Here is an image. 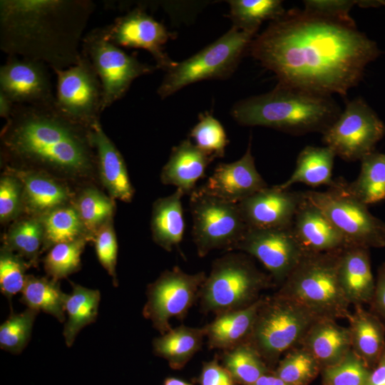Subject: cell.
<instances>
[{
	"instance_id": "cell-47",
	"label": "cell",
	"mask_w": 385,
	"mask_h": 385,
	"mask_svg": "<svg viewBox=\"0 0 385 385\" xmlns=\"http://www.w3.org/2000/svg\"><path fill=\"white\" fill-rule=\"evenodd\" d=\"M305 12L339 21L342 23L356 25L349 12L359 1L352 0H306L304 1Z\"/></svg>"
},
{
	"instance_id": "cell-54",
	"label": "cell",
	"mask_w": 385,
	"mask_h": 385,
	"mask_svg": "<svg viewBox=\"0 0 385 385\" xmlns=\"http://www.w3.org/2000/svg\"><path fill=\"white\" fill-rule=\"evenodd\" d=\"M381 5L385 6V1H381Z\"/></svg>"
},
{
	"instance_id": "cell-42",
	"label": "cell",
	"mask_w": 385,
	"mask_h": 385,
	"mask_svg": "<svg viewBox=\"0 0 385 385\" xmlns=\"http://www.w3.org/2000/svg\"><path fill=\"white\" fill-rule=\"evenodd\" d=\"M190 136L199 149L212 158L224 156L228 144L227 134L220 122L210 113L200 115L199 121L191 130Z\"/></svg>"
},
{
	"instance_id": "cell-51",
	"label": "cell",
	"mask_w": 385,
	"mask_h": 385,
	"mask_svg": "<svg viewBox=\"0 0 385 385\" xmlns=\"http://www.w3.org/2000/svg\"><path fill=\"white\" fill-rule=\"evenodd\" d=\"M15 104L2 92H0V116L6 120L11 117Z\"/></svg>"
},
{
	"instance_id": "cell-33",
	"label": "cell",
	"mask_w": 385,
	"mask_h": 385,
	"mask_svg": "<svg viewBox=\"0 0 385 385\" xmlns=\"http://www.w3.org/2000/svg\"><path fill=\"white\" fill-rule=\"evenodd\" d=\"M66 295L61 291L58 282L26 275L20 302L28 308L42 311L63 322Z\"/></svg>"
},
{
	"instance_id": "cell-44",
	"label": "cell",
	"mask_w": 385,
	"mask_h": 385,
	"mask_svg": "<svg viewBox=\"0 0 385 385\" xmlns=\"http://www.w3.org/2000/svg\"><path fill=\"white\" fill-rule=\"evenodd\" d=\"M31 266L24 257L14 255L12 251L5 247L0 253V289L8 299L9 303L11 298L18 292H21L26 275V269Z\"/></svg>"
},
{
	"instance_id": "cell-39",
	"label": "cell",
	"mask_w": 385,
	"mask_h": 385,
	"mask_svg": "<svg viewBox=\"0 0 385 385\" xmlns=\"http://www.w3.org/2000/svg\"><path fill=\"white\" fill-rule=\"evenodd\" d=\"M75 207L83 227L91 237L113 215L115 205L113 199L96 188L86 189L78 197Z\"/></svg>"
},
{
	"instance_id": "cell-49",
	"label": "cell",
	"mask_w": 385,
	"mask_h": 385,
	"mask_svg": "<svg viewBox=\"0 0 385 385\" xmlns=\"http://www.w3.org/2000/svg\"><path fill=\"white\" fill-rule=\"evenodd\" d=\"M370 309L385 326V262L379 267L374 294L369 304Z\"/></svg>"
},
{
	"instance_id": "cell-2",
	"label": "cell",
	"mask_w": 385,
	"mask_h": 385,
	"mask_svg": "<svg viewBox=\"0 0 385 385\" xmlns=\"http://www.w3.org/2000/svg\"><path fill=\"white\" fill-rule=\"evenodd\" d=\"M96 4L90 0H1L0 49L53 70L76 65Z\"/></svg>"
},
{
	"instance_id": "cell-20",
	"label": "cell",
	"mask_w": 385,
	"mask_h": 385,
	"mask_svg": "<svg viewBox=\"0 0 385 385\" xmlns=\"http://www.w3.org/2000/svg\"><path fill=\"white\" fill-rule=\"evenodd\" d=\"M292 230L305 254L335 252L350 246L323 212L305 195Z\"/></svg>"
},
{
	"instance_id": "cell-17",
	"label": "cell",
	"mask_w": 385,
	"mask_h": 385,
	"mask_svg": "<svg viewBox=\"0 0 385 385\" xmlns=\"http://www.w3.org/2000/svg\"><path fill=\"white\" fill-rule=\"evenodd\" d=\"M106 39L118 47L142 48L148 51L158 68L166 71L176 62L164 52L170 37L166 28L140 8H135L103 27Z\"/></svg>"
},
{
	"instance_id": "cell-46",
	"label": "cell",
	"mask_w": 385,
	"mask_h": 385,
	"mask_svg": "<svg viewBox=\"0 0 385 385\" xmlns=\"http://www.w3.org/2000/svg\"><path fill=\"white\" fill-rule=\"evenodd\" d=\"M94 242L98 260L103 268L113 277L118 286L115 267L118 257V243L111 220L102 225L95 233Z\"/></svg>"
},
{
	"instance_id": "cell-27",
	"label": "cell",
	"mask_w": 385,
	"mask_h": 385,
	"mask_svg": "<svg viewBox=\"0 0 385 385\" xmlns=\"http://www.w3.org/2000/svg\"><path fill=\"white\" fill-rule=\"evenodd\" d=\"M176 189L171 195L158 199L153 205L150 228L154 242L168 252L181 242L185 230L182 198Z\"/></svg>"
},
{
	"instance_id": "cell-26",
	"label": "cell",
	"mask_w": 385,
	"mask_h": 385,
	"mask_svg": "<svg viewBox=\"0 0 385 385\" xmlns=\"http://www.w3.org/2000/svg\"><path fill=\"white\" fill-rule=\"evenodd\" d=\"M262 299L263 297H260L245 309L216 316L212 322L205 326L208 346L226 351L245 342Z\"/></svg>"
},
{
	"instance_id": "cell-14",
	"label": "cell",
	"mask_w": 385,
	"mask_h": 385,
	"mask_svg": "<svg viewBox=\"0 0 385 385\" xmlns=\"http://www.w3.org/2000/svg\"><path fill=\"white\" fill-rule=\"evenodd\" d=\"M206 277L205 272L189 274L178 267L164 271L147 287L143 317L160 335L169 332L172 329L170 320H183L199 298Z\"/></svg>"
},
{
	"instance_id": "cell-24",
	"label": "cell",
	"mask_w": 385,
	"mask_h": 385,
	"mask_svg": "<svg viewBox=\"0 0 385 385\" xmlns=\"http://www.w3.org/2000/svg\"><path fill=\"white\" fill-rule=\"evenodd\" d=\"M300 346L314 357L322 369L337 364L351 350L350 332L335 319L319 318L310 327Z\"/></svg>"
},
{
	"instance_id": "cell-31",
	"label": "cell",
	"mask_w": 385,
	"mask_h": 385,
	"mask_svg": "<svg viewBox=\"0 0 385 385\" xmlns=\"http://www.w3.org/2000/svg\"><path fill=\"white\" fill-rule=\"evenodd\" d=\"M72 291L67 294L65 312L68 319L63 334L67 346L73 345L79 332L86 326L96 322L101 300L98 289L84 287L71 282Z\"/></svg>"
},
{
	"instance_id": "cell-18",
	"label": "cell",
	"mask_w": 385,
	"mask_h": 385,
	"mask_svg": "<svg viewBox=\"0 0 385 385\" xmlns=\"http://www.w3.org/2000/svg\"><path fill=\"white\" fill-rule=\"evenodd\" d=\"M304 199V192L266 187L238 202L248 227L260 229L291 227Z\"/></svg>"
},
{
	"instance_id": "cell-37",
	"label": "cell",
	"mask_w": 385,
	"mask_h": 385,
	"mask_svg": "<svg viewBox=\"0 0 385 385\" xmlns=\"http://www.w3.org/2000/svg\"><path fill=\"white\" fill-rule=\"evenodd\" d=\"M314 357L303 346L287 352L274 374L287 385H308L321 373Z\"/></svg>"
},
{
	"instance_id": "cell-25",
	"label": "cell",
	"mask_w": 385,
	"mask_h": 385,
	"mask_svg": "<svg viewBox=\"0 0 385 385\" xmlns=\"http://www.w3.org/2000/svg\"><path fill=\"white\" fill-rule=\"evenodd\" d=\"M347 317L351 350L371 370L385 349V326L371 311L354 306Z\"/></svg>"
},
{
	"instance_id": "cell-16",
	"label": "cell",
	"mask_w": 385,
	"mask_h": 385,
	"mask_svg": "<svg viewBox=\"0 0 385 385\" xmlns=\"http://www.w3.org/2000/svg\"><path fill=\"white\" fill-rule=\"evenodd\" d=\"M48 68L41 61L9 56L0 67V92L15 105L54 106Z\"/></svg>"
},
{
	"instance_id": "cell-8",
	"label": "cell",
	"mask_w": 385,
	"mask_h": 385,
	"mask_svg": "<svg viewBox=\"0 0 385 385\" xmlns=\"http://www.w3.org/2000/svg\"><path fill=\"white\" fill-rule=\"evenodd\" d=\"M254 36L255 34L233 25L197 53L168 68L158 88V96L163 99L189 84L230 76Z\"/></svg>"
},
{
	"instance_id": "cell-12",
	"label": "cell",
	"mask_w": 385,
	"mask_h": 385,
	"mask_svg": "<svg viewBox=\"0 0 385 385\" xmlns=\"http://www.w3.org/2000/svg\"><path fill=\"white\" fill-rule=\"evenodd\" d=\"M322 141L346 161L361 160L374 151L385 136V123L360 97L346 103L334 122L322 134Z\"/></svg>"
},
{
	"instance_id": "cell-29",
	"label": "cell",
	"mask_w": 385,
	"mask_h": 385,
	"mask_svg": "<svg viewBox=\"0 0 385 385\" xmlns=\"http://www.w3.org/2000/svg\"><path fill=\"white\" fill-rule=\"evenodd\" d=\"M335 153L329 147L307 145L299 153L294 172L285 182L276 185L281 190H289L296 183L311 187L327 185L332 187V170Z\"/></svg>"
},
{
	"instance_id": "cell-10",
	"label": "cell",
	"mask_w": 385,
	"mask_h": 385,
	"mask_svg": "<svg viewBox=\"0 0 385 385\" xmlns=\"http://www.w3.org/2000/svg\"><path fill=\"white\" fill-rule=\"evenodd\" d=\"M192 236L198 256L214 250H233L248 226L237 203L224 200L196 188L190 195Z\"/></svg>"
},
{
	"instance_id": "cell-45",
	"label": "cell",
	"mask_w": 385,
	"mask_h": 385,
	"mask_svg": "<svg viewBox=\"0 0 385 385\" xmlns=\"http://www.w3.org/2000/svg\"><path fill=\"white\" fill-rule=\"evenodd\" d=\"M24 188L15 175H4L0 180V220L1 222L15 219L22 209Z\"/></svg>"
},
{
	"instance_id": "cell-13",
	"label": "cell",
	"mask_w": 385,
	"mask_h": 385,
	"mask_svg": "<svg viewBox=\"0 0 385 385\" xmlns=\"http://www.w3.org/2000/svg\"><path fill=\"white\" fill-rule=\"evenodd\" d=\"M53 71L56 75V109L88 128L100 123L103 111V86L89 58L81 52L76 65Z\"/></svg>"
},
{
	"instance_id": "cell-21",
	"label": "cell",
	"mask_w": 385,
	"mask_h": 385,
	"mask_svg": "<svg viewBox=\"0 0 385 385\" xmlns=\"http://www.w3.org/2000/svg\"><path fill=\"white\" fill-rule=\"evenodd\" d=\"M338 275L343 292L351 305L369 304L376 280L371 265L369 249L356 245L344 248L339 255Z\"/></svg>"
},
{
	"instance_id": "cell-52",
	"label": "cell",
	"mask_w": 385,
	"mask_h": 385,
	"mask_svg": "<svg viewBox=\"0 0 385 385\" xmlns=\"http://www.w3.org/2000/svg\"><path fill=\"white\" fill-rule=\"evenodd\" d=\"M250 385H287L279 378H278L274 372H269L260 378L256 381Z\"/></svg>"
},
{
	"instance_id": "cell-23",
	"label": "cell",
	"mask_w": 385,
	"mask_h": 385,
	"mask_svg": "<svg viewBox=\"0 0 385 385\" xmlns=\"http://www.w3.org/2000/svg\"><path fill=\"white\" fill-rule=\"evenodd\" d=\"M213 160L189 139L185 140L171 150L169 159L162 169L161 182L175 186L184 195H190Z\"/></svg>"
},
{
	"instance_id": "cell-32",
	"label": "cell",
	"mask_w": 385,
	"mask_h": 385,
	"mask_svg": "<svg viewBox=\"0 0 385 385\" xmlns=\"http://www.w3.org/2000/svg\"><path fill=\"white\" fill-rule=\"evenodd\" d=\"M357 178L345 181L347 191L369 206L385 200V153L374 151L361 160Z\"/></svg>"
},
{
	"instance_id": "cell-3",
	"label": "cell",
	"mask_w": 385,
	"mask_h": 385,
	"mask_svg": "<svg viewBox=\"0 0 385 385\" xmlns=\"http://www.w3.org/2000/svg\"><path fill=\"white\" fill-rule=\"evenodd\" d=\"M91 129L54 106L15 105L1 133L6 155L18 164L83 174L96 163Z\"/></svg>"
},
{
	"instance_id": "cell-38",
	"label": "cell",
	"mask_w": 385,
	"mask_h": 385,
	"mask_svg": "<svg viewBox=\"0 0 385 385\" xmlns=\"http://www.w3.org/2000/svg\"><path fill=\"white\" fill-rule=\"evenodd\" d=\"M44 240L43 229L40 219L27 218L16 222L5 237V247L16 251L29 260L30 265H36L38 251Z\"/></svg>"
},
{
	"instance_id": "cell-43",
	"label": "cell",
	"mask_w": 385,
	"mask_h": 385,
	"mask_svg": "<svg viewBox=\"0 0 385 385\" xmlns=\"http://www.w3.org/2000/svg\"><path fill=\"white\" fill-rule=\"evenodd\" d=\"M371 369L351 350L337 364L321 371L323 385H368Z\"/></svg>"
},
{
	"instance_id": "cell-28",
	"label": "cell",
	"mask_w": 385,
	"mask_h": 385,
	"mask_svg": "<svg viewBox=\"0 0 385 385\" xmlns=\"http://www.w3.org/2000/svg\"><path fill=\"white\" fill-rule=\"evenodd\" d=\"M24 188V203L29 211L45 213L64 205L69 198L68 189L59 182L36 170H13Z\"/></svg>"
},
{
	"instance_id": "cell-19",
	"label": "cell",
	"mask_w": 385,
	"mask_h": 385,
	"mask_svg": "<svg viewBox=\"0 0 385 385\" xmlns=\"http://www.w3.org/2000/svg\"><path fill=\"white\" fill-rule=\"evenodd\" d=\"M267 186L257 170L250 143L239 160L219 164L200 188L220 199L238 203Z\"/></svg>"
},
{
	"instance_id": "cell-35",
	"label": "cell",
	"mask_w": 385,
	"mask_h": 385,
	"mask_svg": "<svg viewBox=\"0 0 385 385\" xmlns=\"http://www.w3.org/2000/svg\"><path fill=\"white\" fill-rule=\"evenodd\" d=\"M230 16L234 26L255 34L265 21H274L286 11L279 0H232L229 1Z\"/></svg>"
},
{
	"instance_id": "cell-9",
	"label": "cell",
	"mask_w": 385,
	"mask_h": 385,
	"mask_svg": "<svg viewBox=\"0 0 385 385\" xmlns=\"http://www.w3.org/2000/svg\"><path fill=\"white\" fill-rule=\"evenodd\" d=\"M304 193L310 202L323 212L349 245L369 249L385 247V223L347 191L344 180H336L324 192Z\"/></svg>"
},
{
	"instance_id": "cell-36",
	"label": "cell",
	"mask_w": 385,
	"mask_h": 385,
	"mask_svg": "<svg viewBox=\"0 0 385 385\" xmlns=\"http://www.w3.org/2000/svg\"><path fill=\"white\" fill-rule=\"evenodd\" d=\"M222 365L236 383L250 385L270 372L260 354L247 343L224 351Z\"/></svg>"
},
{
	"instance_id": "cell-6",
	"label": "cell",
	"mask_w": 385,
	"mask_h": 385,
	"mask_svg": "<svg viewBox=\"0 0 385 385\" xmlns=\"http://www.w3.org/2000/svg\"><path fill=\"white\" fill-rule=\"evenodd\" d=\"M273 279L258 270L248 256L229 252L213 261L199 292L200 309L216 316L248 307L273 284Z\"/></svg>"
},
{
	"instance_id": "cell-34",
	"label": "cell",
	"mask_w": 385,
	"mask_h": 385,
	"mask_svg": "<svg viewBox=\"0 0 385 385\" xmlns=\"http://www.w3.org/2000/svg\"><path fill=\"white\" fill-rule=\"evenodd\" d=\"M45 247L88 237L75 206L62 205L42 215Z\"/></svg>"
},
{
	"instance_id": "cell-15",
	"label": "cell",
	"mask_w": 385,
	"mask_h": 385,
	"mask_svg": "<svg viewBox=\"0 0 385 385\" xmlns=\"http://www.w3.org/2000/svg\"><path fill=\"white\" fill-rule=\"evenodd\" d=\"M234 250L257 258L268 270L273 281L281 284L305 255L292 227H248Z\"/></svg>"
},
{
	"instance_id": "cell-40",
	"label": "cell",
	"mask_w": 385,
	"mask_h": 385,
	"mask_svg": "<svg viewBox=\"0 0 385 385\" xmlns=\"http://www.w3.org/2000/svg\"><path fill=\"white\" fill-rule=\"evenodd\" d=\"M89 239L88 237H82L52 246L43 260L47 275L58 282L77 272L81 267V255Z\"/></svg>"
},
{
	"instance_id": "cell-22",
	"label": "cell",
	"mask_w": 385,
	"mask_h": 385,
	"mask_svg": "<svg viewBox=\"0 0 385 385\" xmlns=\"http://www.w3.org/2000/svg\"><path fill=\"white\" fill-rule=\"evenodd\" d=\"M91 138L96 153L101 180L113 199L131 201L134 189L129 179L124 159L101 123L94 125Z\"/></svg>"
},
{
	"instance_id": "cell-5",
	"label": "cell",
	"mask_w": 385,
	"mask_h": 385,
	"mask_svg": "<svg viewBox=\"0 0 385 385\" xmlns=\"http://www.w3.org/2000/svg\"><path fill=\"white\" fill-rule=\"evenodd\" d=\"M342 250L305 254L276 293L297 302L319 318L347 319L351 304L338 275Z\"/></svg>"
},
{
	"instance_id": "cell-53",
	"label": "cell",
	"mask_w": 385,
	"mask_h": 385,
	"mask_svg": "<svg viewBox=\"0 0 385 385\" xmlns=\"http://www.w3.org/2000/svg\"><path fill=\"white\" fill-rule=\"evenodd\" d=\"M163 385H192V384L180 379H178L175 377H168L165 379L163 382Z\"/></svg>"
},
{
	"instance_id": "cell-1",
	"label": "cell",
	"mask_w": 385,
	"mask_h": 385,
	"mask_svg": "<svg viewBox=\"0 0 385 385\" xmlns=\"http://www.w3.org/2000/svg\"><path fill=\"white\" fill-rule=\"evenodd\" d=\"M252 56L279 83L311 92L346 96L381 53L356 25L292 9L254 38Z\"/></svg>"
},
{
	"instance_id": "cell-4",
	"label": "cell",
	"mask_w": 385,
	"mask_h": 385,
	"mask_svg": "<svg viewBox=\"0 0 385 385\" xmlns=\"http://www.w3.org/2000/svg\"><path fill=\"white\" fill-rule=\"evenodd\" d=\"M342 110L331 96L278 83L268 93L237 102L233 118L245 126H265L292 135L322 134Z\"/></svg>"
},
{
	"instance_id": "cell-41",
	"label": "cell",
	"mask_w": 385,
	"mask_h": 385,
	"mask_svg": "<svg viewBox=\"0 0 385 385\" xmlns=\"http://www.w3.org/2000/svg\"><path fill=\"white\" fill-rule=\"evenodd\" d=\"M40 312L28 308L20 313L11 312L0 326V347L11 354H20L26 346L33 325Z\"/></svg>"
},
{
	"instance_id": "cell-30",
	"label": "cell",
	"mask_w": 385,
	"mask_h": 385,
	"mask_svg": "<svg viewBox=\"0 0 385 385\" xmlns=\"http://www.w3.org/2000/svg\"><path fill=\"white\" fill-rule=\"evenodd\" d=\"M205 337V327L180 325L153 339V353L165 359L172 369H180L201 349Z\"/></svg>"
},
{
	"instance_id": "cell-50",
	"label": "cell",
	"mask_w": 385,
	"mask_h": 385,
	"mask_svg": "<svg viewBox=\"0 0 385 385\" xmlns=\"http://www.w3.org/2000/svg\"><path fill=\"white\" fill-rule=\"evenodd\" d=\"M368 385H385V349L370 371Z\"/></svg>"
},
{
	"instance_id": "cell-11",
	"label": "cell",
	"mask_w": 385,
	"mask_h": 385,
	"mask_svg": "<svg viewBox=\"0 0 385 385\" xmlns=\"http://www.w3.org/2000/svg\"><path fill=\"white\" fill-rule=\"evenodd\" d=\"M81 52L89 58L101 82L103 111L120 99L135 78L156 68L108 41L103 27L95 28L84 35Z\"/></svg>"
},
{
	"instance_id": "cell-7",
	"label": "cell",
	"mask_w": 385,
	"mask_h": 385,
	"mask_svg": "<svg viewBox=\"0 0 385 385\" xmlns=\"http://www.w3.org/2000/svg\"><path fill=\"white\" fill-rule=\"evenodd\" d=\"M318 319L297 302L275 293L263 297L245 342L270 367L279 361L282 354L300 346Z\"/></svg>"
},
{
	"instance_id": "cell-48",
	"label": "cell",
	"mask_w": 385,
	"mask_h": 385,
	"mask_svg": "<svg viewBox=\"0 0 385 385\" xmlns=\"http://www.w3.org/2000/svg\"><path fill=\"white\" fill-rule=\"evenodd\" d=\"M199 381L200 385H235L236 382L229 371L220 365L215 358L205 362Z\"/></svg>"
}]
</instances>
